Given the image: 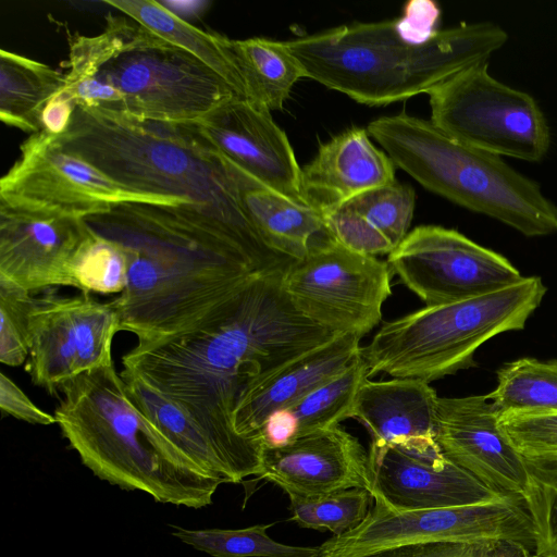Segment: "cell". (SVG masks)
<instances>
[{
  "label": "cell",
  "instance_id": "6",
  "mask_svg": "<svg viewBox=\"0 0 557 557\" xmlns=\"http://www.w3.org/2000/svg\"><path fill=\"white\" fill-rule=\"evenodd\" d=\"M394 164L426 189L496 219L528 237L557 232V205L502 157L460 143L405 113L368 125Z\"/></svg>",
  "mask_w": 557,
  "mask_h": 557
},
{
  "label": "cell",
  "instance_id": "32",
  "mask_svg": "<svg viewBox=\"0 0 557 557\" xmlns=\"http://www.w3.org/2000/svg\"><path fill=\"white\" fill-rule=\"evenodd\" d=\"M146 30L135 21L131 23L126 17L108 14L107 26L101 34L90 37L78 35L71 40L65 85L96 79L113 57L135 45Z\"/></svg>",
  "mask_w": 557,
  "mask_h": 557
},
{
  "label": "cell",
  "instance_id": "26",
  "mask_svg": "<svg viewBox=\"0 0 557 557\" xmlns=\"http://www.w3.org/2000/svg\"><path fill=\"white\" fill-rule=\"evenodd\" d=\"M126 16L166 42L189 52L220 75L235 91L246 99L240 75L224 51L219 34L203 32L178 17L159 1L152 0H106Z\"/></svg>",
  "mask_w": 557,
  "mask_h": 557
},
{
  "label": "cell",
  "instance_id": "31",
  "mask_svg": "<svg viewBox=\"0 0 557 557\" xmlns=\"http://www.w3.org/2000/svg\"><path fill=\"white\" fill-rule=\"evenodd\" d=\"M290 520L301 528L327 530L341 536L367 517L373 499L366 488H347L318 496H288Z\"/></svg>",
  "mask_w": 557,
  "mask_h": 557
},
{
  "label": "cell",
  "instance_id": "40",
  "mask_svg": "<svg viewBox=\"0 0 557 557\" xmlns=\"http://www.w3.org/2000/svg\"><path fill=\"white\" fill-rule=\"evenodd\" d=\"M483 546L451 542H429L393 546L364 554L360 557H488Z\"/></svg>",
  "mask_w": 557,
  "mask_h": 557
},
{
  "label": "cell",
  "instance_id": "35",
  "mask_svg": "<svg viewBox=\"0 0 557 557\" xmlns=\"http://www.w3.org/2000/svg\"><path fill=\"white\" fill-rule=\"evenodd\" d=\"M523 459L531 478L524 504L532 519L535 554L557 556V456Z\"/></svg>",
  "mask_w": 557,
  "mask_h": 557
},
{
  "label": "cell",
  "instance_id": "8",
  "mask_svg": "<svg viewBox=\"0 0 557 557\" xmlns=\"http://www.w3.org/2000/svg\"><path fill=\"white\" fill-rule=\"evenodd\" d=\"M373 507L355 529L319 546L320 557H360L399 545L451 542L493 547L509 544L535 548L530 512L517 495L463 506L396 510L377 494Z\"/></svg>",
  "mask_w": 557,
  "mask_h": 557
},
{
  "label": "cell",
  "instance_id": "33",
  "mask_svg": "<svg viewBox=\"0 0 557 557\" xmlns=\"http://www.w3.org/2000/svg\"><path fill=\"white\" fill-rule=\"evenodd\" d=\"M409 185L393 182L368 190L344 203L364 218L394 247L408 234L416 202Z\"/></svg>",
  "mask_w": 557,
  "mask_h": 557
},
{
  "label": "cell",
  "instance_id": "4",
  "mask_svg": "<svg viewBox=\"0 0 557 557\" xmlns=\"http://www.w3.org/2000/svg\"><path fill=\"white\" fill-rule=\"evenodd\" d=\"M57 139L132 190L182 199L259 236L242 206L238 169L196 123H162L76 107L70 128Z\"/></svg>",
  "mask_w": 557,
  "mask_h": 557
},
{
  "label": "cell",
  "instance_id": "1",
  "mask_svg": "<svg viewBox=\"0 0 557 557\" xmlns=\"http://www.w3.org/2000/svg\"><path fill=\"white\" fill-rule=\"evenodd\" d=\"M285 268L257 273L194 324L137 342L122 357L121 376L141 381L195 420L230 483L261 472L262 442L244 437L234 428L242 397L284 364L336 336L293 305L283 287Z\"/></svg>",
  "mask_w": 557,
  "mask_h": 557
},
{
  "label": "cell",
  "instance_id": "18",
  "mask_svg": "<svg viewBox=\"0 0 557 557\" xmlns=\"http://www.w3.org/2000/svg\"><path fill=\"white\" fill-rule=\"evenodd\" d=\"M196 124L238 170L274 191L308 203L292 145L270 111L234 96Z\"/></svg>",
  "mask_w": 557,
  "mask_h": 557
},
{
  "label": "cell",
  "instance_id": "39",
  "mask_svg": "<svg viewBox=\"0 0 557 557\" xmlns=\"http://www.w3.org/2000/svg\"><path fill=\"white\" fill-rule=\"evenodd\" d=\"M441 9L432 0H410L399 18L393 20L398 36L407 44L422 46L440 32Z\"/></svg>",
  "mask_w": 557,
  "mask_h": 557
},
{
  "label": "cell",
  "instance_id": "12",
  "mask_svg": "<svg viewBox=\"0 0 557 557\" xmlns=\"http://www.w3.org/2000/svg\"><path fill=\"white\" fill-rule=\"evenodd\" d=\"M124 202L189 205L132 190L44 132L32 134L21 145L20 158L0 180V205L12 208L85 219Z\"/></svg>",
  "mask_w": 557,
  "mask_h": 557
},
{
  "label": "cell",
  "instance_id": "7",
  "mask_svg": "<svg viewBox=\"0 0 557 557\" xmlns=\"http://www.w3.org/2000/svg\"><path fill=\"white\" fill-rule=\"evenodd\" d=\"M541 277H523L498 290L424 308L385 322L362 347L368 379L385 373L426 383L474 364L492 337L522 330L546 294Z\"/></svg>",
  "mask_w": 557,
  "mask_h": 557
},
{
  "label": "cell",
  "instance_id": "25",
  "mask_svg": "<svg viewBox=\"0 0 557 557\" xmlns=\"http://www.w3.org/2000/svg\"><path fill=\"white\" fill-rule=\"evenodd\" d=\"M65 85V75L45 63L0 50V119L23 132H41L46 103Z\"/></svg>",
  "mask_w": 557,
  "mask_h": 557
},
{
  "label": "cell",
  "instance_id": "21",
  "mask_svg": "<svg viewBox=\"0 0 557 557\" xmlns=\"http://www.w3.org/2000/svg\"><path fill=\"white\" fill-rule=\"evenodd\" d=\"M393 182L394 162L360 127H351L321 145L314 159L301 169L304 197L321 211Z\"/></svg>",
  "mask_w": 557,
  "mask_h": 557
},
{
  "label": "cell",
  "instance_id": "45",
  "mask_svg": "<svg viewBox=\"0 0 557 557\" xmlns=\"http://www.w3.org/2000/svg\"><path fill=\"white\" fill-rule=\"evenodd\" d=\"M533 557H557V556H554V555H539V554H535Z\"/></svg>",
  "mask_w": 557,
  "mask_h": 557
},
{
  "label": "cell",
  "instance_id": "11",
  "mask_svg": "<svg viewBox=\"0 0 557 557\" xmlns=\"http://www.w3.org/2000/svg\"><path fill=\"white\" fill-rule=\"evenodd\" d=\"M387 261L358 253L327 234L283 272V287L306 318L336 334L363 336L379 324L392 294Z\"/></svg>",
  "mask_w": 557,
  "mask_h": 557
},
{
  "label": "cell",
  "instance_id": "29",
  "mask_svg": "<svg viewBox=\"0 0 557 557\" xmlns=\"http://www.w3.org/2000/svg\"><path fill=\"white\" fill-rule=\"evenodd\" d=\"M368 368L360 355L342 372L334 375L298 401L290 410L298 421V436L337 426L351 418L354 405Z\"/></svg>",
  "mask_w": 557,
  "mask_h": 557
},
{
  "label": "cell",
  "instance_id": "43",
  "mask_svg": "<svg viewBox=\"0 0 557 557\" xmlns=\"http://www.w3.org/2000/svg\"><path fill=\"white\" fill-rule=\"evenodd\" d=\"M263 447H281L298 435V421L290 409L272 412L264 421L259 433Z\"/></svg>",
  "mask_w": 557,
  "mask_h": 557
},
{
  "label": "cell",
  "instance_id": "16",
  "mask_svg": "<svg viewBox=\"0 0 557 557\" xmlns=\"http://www.w3.org/2000/svg\"><path fill=\"white\" fill-rule=\"evenodd\" d=\"M90 235L84 219L0 205V277L29 293L76 288L75 262Z\"/></svg>",
  "mask_w": 557,
  "mask_h": 557
},
{
  "label": "cell",
  "instance_id": "20",
  "mask_svg": "<svg viewBox=\"0 0 557 557\" xmlns=\"http://www.w3.org/2000/svg\"><path fill=\"white\" fill-rule=\"evenodd\" d=\"M361 336L341 334L295 358L251 387L234 412L236 432L261 441L260 430L274 411L290 409L318 386L346 369L361 352ZM263 444V443H262Z\"/></svg>",
  "mask_w": 557,
  "mask_h": 557
},
{
  "label": "cell",
  "instance_id": "41",
  "mask_svg": "<svg viewBox=\"0 0 557 557\" xmlns=\"http://www.w3.org/2000/svg\"><path fill=\"white\" fill-rule=\"evenodd\" d=\"M0 408L3 413L30 424L57 423L54 416L37 407L4 373L0 374Z\"/></svg>",
  "mask_w": 557,
  "mask_h": 557
},
{
  "label": "cell",
  "instance_id": "42",
  "mask_svg": "<svg viewBox=\"0 0 557 557\" xmlns=\"http://www.w3.org/2000/svg\"><path fill=\"white\" fill-rule=\"evenodd\" d=\"M76 107L73 97L63 87L46 103L41 112V132L54 137L65 134Z\"/></svg>",
  "mask_w": 557,
  "mask_h": 557
},
{
  "label": "cell",
  "instance_id": "38",
  "mask_svg": "<svg viewBox=\"0 0 557 557\" xmlns=\"http://www.w3.org/2000/svg\"><path fill=\"white\" fill-rule=\"evenodd\" d=\"M326 234L347 249L367 255H389L394 247L359 213L345 205L322 211Z\"/></svg>",
  "mask_w": 557,
  "mask_h": 557
},
{
  "label": "cell",
  "instance_id": "27",
  "mask_svg": "<svg viewBox=\"0 0 557 557\" xmlns=\"http://www.w3.org/2000/svg\"><path fill=\"white\" fill-rule=\"evenodd\" d=\"M123 380L137 407L166 436L206 471L224 483H230L211 442L185 409L137 379L123 377Z\"/></svg>",
  "mask_w": 557,
  "mask_h": 557
},
{
  "label": "cell",
  "instance_id": "14",
  "mask_svg": "<svg viewBox=\"0 0 557 557\" xmlns=\"http://www.w3.org/2000/svg\"><path fill=\"white\" fill-rule=\"evenodd\" d=\"M387 263L425 306L469 299L524 277L500 253L438 225L413 228L388 255Z\"/></svg>",
  "mask_w": 557,
  "mask_h": 557
},
{
  "label": "cell",
  "instance_id": "24",
  "mask_svg": "<svg viewBox=\"0 0 557 557\" xmlns=\"http://www.w3.org/2000/svg\"><path fill=\"white\" fill-rule=\"evenodd\" d=\"M221 42L242 77L246 99L270 112L281 110L294 85L306 78L304 69L285 41L221 36Z\"/></svg>",
  "mask_w": 557,
  "mask_h": 557
},
{
  "label": "cell",
  "instance_id": "30",
  "mask_svg": "<svg viewBox=\"0 0 557 557\" xmlns=\"http://www.w3.org/2000/svg\"><path fill=\"white\" fill-rule=\"evenodd\" d=\"M270 524L244 529L189 530L171 525L172 535L212 557H320L319 547L290 546L271 539Z\"/></svg>",
  "mask_w": 557,
  "mask_h": 557
},
{
  "label": "cell",
  "instance_id": "36",
  "mask_svg": "<svg viewBox=\"0 0 557 557\" xmlns=\"http://www.w3.org/2000/svg\"><path fill=\"white\" fill-rule=\"evenodd\" d=\"M34 302L32 293L0 277V361L16 367L29 354L28 315Z\"/></svg>",
  "mask_w": 557,
  "mask_h": 557
},
{
  "label": "cell",
  "instance_id": "17",
  "mask_svg": "<svg viewBox=\"0 0 557 557\" xmlns=\"http://www.w3.org/2000/svg\"><path fill=\"white\" fill-rule=\"evenodd\" d=\"M368 466L370 493L396 510L488 503L510 495L479 481L450 461L440 446L414 450L371 444Z\"/></svg>",
  "mask_w": 557,
  "mask_h": 557
},
{
  "label": "cell",
  "instance_id": "13",
  "mask_svg": "<svg viewBox=\"0 0 557 557\" xmlns=\"http://www.w3.org/2000/svg\"><path fill=\"white\" fill-rule=\"evenodd\" d=\"M119 331L120 317L111 302L97 301L90 294L34 297L28 315L32 382L58 396L76 376L112 364Z\"/></svg>",
  "mask_w": 557,
  "mask_h": 557
},
{
  "label": "cell",
  "instance_id": "22",
  "mask_svg": "<svg viewBox=\"0 0 557 557\" xmlns=\"http://www.w3.org/2000/svg\"><path fill=\"white\" fill-rule=\"evenodd\" d=\"M438 396L430 383L416 379H367L357 395L351 418L362 423L375 446L425 450L435 440Z\"/></svg>",
  "mask_w": 557,
  "mask_h": 557
},
{
  "label": "cell",
  "instance_id": "5",
  "mask_svg": "<svg viewBox=\"0 0 557 557\" xmlns=\"http://www.w3.org/2000/svg\"><path fill=\"white\" fill-rule=\"evenodd\" d=\"M495 23H462L412 46L393 21L352 23L285 41L306 78L368 106L428 94L460 71L485 62L507 41Z\"/></svg>",
  "mask_w": 557,
  "mask_h": 557
},
{
  "label": "cell",
  "instance_id": "23",
  "mask_svg": "<svg viewBox=\"0 0 557 557\" xmlns=\"http://www.w3.org/2000/svg\"><path fill=\"white\" fill-rule=\"evenodd\" d=\"M243 209L263 240L275 252L301 259L311 245L326 235L323 213L258 183L238 170Z\"/></svg>",
  "mask_w": 557,
  "mask_h": 557
},
{
  "label": "cell",
  "instance_id": "10",
  "mask_svg": "<svg viewBox=\"0 0 557 557\" xmlns=\"http://www.w3.org/2000/svg\"><path fill=\"white\" fill-rule=\"evenodd\" d=\"M97 78L122 94L120 112L162 123H196L237 96L199 59L148 29L113 57Z\"/></svg>",
  "mask_w": 557,
  "mask_h": 557
},
{
  "label": "cell",
  "instance_id": "15",
  "mask_svg": "<svg viewBox=\"0 0 557 557\" xmlns=\"http://www.w3.org/2000/svg\"><path fill=\"white\" fill-rule=\"evenodd\" d=\"M435 440L450 461L485 485L523 500L529 496L525 461L502 430L487 395L438 397Z\"/></svg>",
  "mask_w": 557,
  "mask_h": 557
},
{
  "label": "cell",
  "instance_id": "44",
  "mask_svg": "<svg viewBox=\"0 0 557 557\" xmlns=\"http://www.w3.org/2000/svg\"><path fill=\"white\" fill-rule=\"evenodd\" d=\"M161 5L184 20V16L201 14L210 5L208 1H159Z\"/></svg>",
  "mask_w": 557,
  "mask_h": 557
},
{
  "label": "cell",
  "instance_id": "9",
  "mask_svg": "<svg viewBox=\"0 0 557 557\" xmlns=\"http://www.w3.org/2000/svg\"><path fill=\"white\" fill-rule=\"evenodd\" d=\"M480 62L428 92L431 123L451 138L498 157L541 161L550 146L535 99L507 86Z\"/></svg>",
  "mask_w": 557,
  "mask_h": 557
},
{
  "label": "cell",
  "instance_id": "3",
  "mask_svg": "<svg viewBox=\"0 0 557 557\" xmlns=\"http://www.w3.org/2000/svg\"><path fill=\"white\" fill-rule=\"evenodd\" d=\"M54 410L62 435L96 476L156 502L199 509L224 482L201 468L134 403L114 363L65 383Z\"/></svg>",
  "mask_w": 557,
  "mask_h": 557
},
{
  "label": "cell",
  "instance_id": "37",
  "mask_svg": "<svg viewBox=\"0 0 557 557\" xmlns=\"http://www.w3.org/2000/svg\"><path fill=\"white\" fill-rule=\"evenodd\" d=\"M499 425L523 458L557 456V411L505 412Z\"/></svg>",
  "mask_w": 557,
  "mask_h": 557
},
{
  "label": "cell",
  "instance_id": "2",
  "mask_svg": "<svg viewBox=\"0 0 557 557\" xmlns=\"http://www.w3.org/2000/svg\"><path fill=\"white\" fill-rule=\"evenodd\" d=\"M84 220L125 252L127 284L110 302L137 342L188 327L257 273L292 261L199 206L124 202Z\"/></svg>",
  "mask_w": 557,
  "mask_h": 557
},
{
  "label": "cell",
  "instance_id": "28",
  "mask_svg": "<svg viewBox=\"0 0 557 557\" xmlns=\"http://www.w3.org/2000/svg\"><path fill=\"white\" fill-rule=\"evenodd\" d=\"M497 386L487 394L505 412L557 411V360L521 358L497 371Z\"/></svg>",
  "mask_w": 557,
  "mask_h": 557
},
{
  "label": "cell",
  "instance_id": "34",
  "mask_svg": "<svg viewBox=\"0 0 557 557\" xmlns=\"http://www.w3.org/2000/svg\"><path fill=\"white\" fill-rule=\"evenodd\" d=\"M127 267L123 249L91 230L75 262L76 288L87 294H121L127 284Z\"/></svg>",
  "mask_w": 557,
  "mask_h": 557
},
{
  "label": "cell",
  "instance_id": "19",
  "mask_svg": "<svg viewBox=\"0 0 557 557\" xmlns=\"http://www.w3.org/2000/svg\"><path fill=\"white\" fill-rule=\"evenodd\" d=\"M258 478L276 484L288 496L371 488L368 453L339 425L298 436L281 447H263Z\"/></svg>",
  "mask_w": 557,
  "mask_h": 557
}]
</instances>
